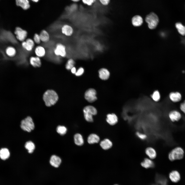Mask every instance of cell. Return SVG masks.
Segmentation results:
<instances>
[{"label": "cell", "instance_id": "cell-1", "mask_svg": "<svg viewBox=\"0 0 185 185\" xmlns=\"http://www.w3.org/2000/svg\"><path fill=\"white\" fill-rule=\"evenodd\" d=\"M43 98L46 105L49 107L56 103L58 100V97L54 91L49 90L44 93Z\"/></svg>", "mask_w": 185, "mask_h": 185}, {"label": "cell", "instance_id": "cell-2", "mask_svg": "<svg viewBox=\"0 0 185 185\" xmlns=\"http://www.w3.org/2000/svg\"><path fill=\"white\" fill-rule=\"evenodd\" d=\"M184 151L181 147H177L172 150L169 153L168 158L172 161L182 159L184 157Z\"/></svg>", "mask_w": 185, "mask_h": 185}, {"label": "cell", "instance_id": "cell-3", "mask_svg": "<svg viewBox=\"0 0 185 185\" xmlns=\"http://www.w3.org/2000/svg\"><path fill=\"white\" fill-rule=\"evenodd\" d=\"M145 20L148 24L149 28L151 29H155L159 21L158 16L153 12L150 13L146 16Z\"/></svg>", "mask_w": 185, "mask_h": 185}, {"label": "cell", "instance_id": "cell-4", "mask_svg": "<svg viewBox=\"0 0 185 185\" xmlns=\"http://www.w3.org/2000/svg\"><path fill=\"white\" fill-rule=\"evenodd\" d=\"M83 112L85 120L90 122H93V116L96 115L97 113L96 108L90 105L85 107L83 109Z\"/></svg>", "mask_w": 185, "mask_h": 185}, {"label": "cell", "instance_id": "cell-5", "mask_svg": "<svg viewBox=\"0 0 185 185\" xmlns=\"http://www.w3.org/2000/svg\"><path fill=\"white\" fill-rule=\"evenodd\" d=\"M20 127L22 130L28 132H31L35 127L32 119L30 116L27 117L21 121Z\"/></svg>", "mask_w": 185, "mask_h": 185}, {"label": "cell", "instance_id": "cell-6", "mask_svg": "<svg viewBox=\"0 0 185 185\" xmlns=\"http://www.w3.org/2000/svg\"><path fill=\"white\" fill-rule=\"evenodd\" d=\"M54 55L58 57L64 58L67 55V52L65 46L60 43H57L53 50Z\"/></svg>", "mask_w": 185, "mask_h": 185}, {"label": "cell", "instance_id": "cell-7", "mask_svg": "<svg viewBox=\"0 0 185 185\" xmlns=\"http://www.w3.org/2000/svg\"><path fill=\"white\" fill-rule=\"evenodd\" d=\"M14 33L17 39L22 42L25 41L28 35V32L26 30L19 27H16Z\"/></svg>", "mask_w": 185, "mask_h": 185}, {"label": "cell", "instance_id": "cell-8", "mask_svg": "<svg viewBox=\"0 0 185 185\" xmlns=\"http://www.w3.org/2000/svg\"><path fill=\"white\" fill-rule=\"evenodd\" d=\"M96 92L93 88H90L87 90L85 94V97L86 100L90 103L95 101L97 99Z\"/></svg>", "mask_w": 185, "mask_h": 185}, {"label": "cell", "instance_id": "cell-9", "mask_svg": "<svg viewBox=\"0 0 185 185\" xmlns=\"http://www.w3.org/2000/svg\"><path fill=\"white\" fill-rule=\"evenodd\" d=\"M35 43L33 39L28 38L22 42L21 45L23 48L27 51L31 52L34 47Z\"/></svg>", "mask_w": 185, "mask_h": 185}, {"label": "cell", "instance_id": "cell-10", "mask_svg": "<svg viewBox=\"0 0 185 185\" xmlns=\"http://www.w3.org/2000/svg\"><path fill=\"white\" fill-rule=\"evenodd\" d=\"M169 117L170 120L174 122L179 121L181 118V115L179 112L174 110L169 113Z\"/></svg>", "mask_w": 185, "mask_h": 185}, {"label": "cell", "instance_id": "cell-11", "mask_svg": "<svg viewBox=\"0 0 185 185\" xmlns=\"http://www.w3.org/2000/svg\"><path fill=\"white\" fill-rule=\"evenodd\" d=\"M30 64L34 67H39L41 65L42 62L40 58L36 56H32L29 58Z\"/></svg>", "mask_w": 185, "mask_h": 185}, {"label": "cell", "instance_id": "cell-12", "mask_svg": "<svg viewBox=\"0 0 185 185\" xmlns=\"http://www.w3.org/2000/svg\"><path fill=\"white\" fill-rule=\"evenodd\" d=\"M15 2L17 6L21 7L24 10H27L30 7L29 0H15Z\"/></svg>", "mask_w": 185, "mask_h": 185}, {"label": "cell", "instance_id": "cell-13", "mask_svg": "<svg viewBox=\"0 0 185 185\" xmlns=\"http://www.w3.org/2000/svg\"><path fill=\"white\" fill-rule=\"evenodd\" d=\"M62 33L67 36H71L73 33V30L72 27L69 25L65 24L61 28Z\"/></svg>", "mask_w": 185, "mask_h": 185}, {"label": "cell", "instance_id": "cell-14", "mask_svg": "<svg viewBox=\"0 0 185 185\" xmlns=\"http://www.w3.org/2000/svg\"><path fill=\"white\" fill-rule=\"evenodd\" d=\"M118 120L117 115L114 113L109 114L107 115L106 121L110 125H114L116 124Z\"/></svg>", "mask_w": 185, "mask_h": 185}, {"label": "cell", "instance_id": "cell-15", "mask_svg": "<svg viewBox=\"0 0 185 185\" xmlns=\"http://www.w3.org/2000/svg\"><path fill=\"white\" fill-rule=\"evenodd\" d=\"M145 153L148 158L152 160L155 159L157 156V153L155 150L152 147H148L145 150Z\"/></svg>", "mask_w": 185, "mask_h": 185}, {"label": "cell", "instance_id": "cell-16", "mask_svg": "<svg viewBox=\"0 0 185 185\" xmlns=\"http://www.w3.org/2000/svg\"><path fill=\"white\" fill-rule=\"evenodd\" d=\"M61 162V160L59 157L55 155L51 156L50 163L52 166L55 168H58L60 166Z\"/></svg>", "mask_w": 185, "mask_h": 185}, {"label": "cell", "instance_id": "cell-17", "mask_svg": "<svg viewBox=\"0 0 185 185\" xmlns=\"http://www.w3.org/2000/svg\"><path fill=\"white\" fill-rule=\"evenodd\" d=\"M34 51L36 56L40 58L44 57L46 53L45 48L43 46L40 45L35 47Z\"/></svg>", "mask_w": 185, "mask_h": 185}, {"label": "cell", "instance_id": "cell-18", "mask_svg": "<svg viewBox=\"0 0 185 185\" xmlns=\"http://www.w3.org/2000/svg\"><path fill=\"white\" fill-rule=\"evenodd\" d=\"M99 77L102 80H106L109 77L110 73L109 71L106 68H103L100 69L98 71Z\"/></svg>", "mask_w": 185, "mask_h": 185}, {"label": "cell", "instance_id": "cell-19", "mask_svg": "<svg viewBox=\"0 0 185 185\" xmlns=\"http://www.w3.org/2000/svg\"><path fill=\"white\" fill-rule=\"evenodd\" d=\"M41 42L44 43L48 42L50 40V35L48 32L45 30H42L39 34Z\"/></svg>", "mask_w": 185, "mask_h": 185}, {"label": "cell", "instance_id": "cell-20", "mask_svg": "<svg viewBox=\"0 0 185 185\" xmlns=\"http://www.w3.org/2000/svg\"><path fill=\"white\" fill-rule=\"evenodd\" d=\"M10 155V152L8 148L3 147L0 149V158L2 160H7L9 158Z\"/></svg>", "mask_w": 185, "mask_h": 185}, {"label": "cell", "instance_id": "cell-21", "mask_svg": "<svg viewBox=\"0 0 185 185\" xmlns=\"http://www.w3.org/2000/svg\"><path fill=\"white\" fill-rule=\"evenodd\" d=\"M143 22V18L139 15H135L132 18V25L134 26H140L142 25Z\"/></svg>", "mask_w": 185, "mask_h": 185}, {"label": "cell", "instance_id": "cell-22", "mask_svg": "<svg viewBox=\"0 0 185 185\" xmlns=\"http://www.w3.org/2000/svg\"><path fill=\"white\" fill-rule=\"evenodd\" d=\"M170 100L173 102H178L181 100L182 96L181 94L178 92H171L169 95Z\"/></svg>", "mask_w": 185, "mask_h": 185}, {"label": "cell", "instance_id": "cell-23", "mask_svg": "<svg viewBox=\"0 0 185 185\" xmlns=\"http://www.w3.org/2000/svg\"><path fill=\"white\" fill-rule=\"evenodd\" d=\"M100 145L102 149L104 150H107L112 147L113 143L109 140L106 138L101 141Z\"/></svg>", "mask_w": 185, "mask_h": 185}, {"label": "cell", "instance_id": "cell-24", "mask_svg": "<svg viewBox=\"0 0 185 185\" xmlns=\"http://www.w3.org/2000/svg\"><path fill=\"white\" fill-rule=\"evenodd\" d=\"M141 165L142 167L146 169L152 168L154 166L153 162L149 158H145L141 162Z\"/></svg>", "mask_w": 185, "mask_h": 185}, {"label": "cell", "instance_id": "cell-25", "mask_svg": "<svg viewBox=\"0 0 185 185\" xmlns=\"http://www.w3.org/2000/svg\"><path fill=\"white\" fill-rule=\"evenodd\" d=\"M169 177L171 181L173 182H177L180 180V176L179 173L177 171H172L169 174Z\"/></svg>", "mask_w": 185, "mask_h": 185}, {"label": "cell", "instance_id": "cell-26", "mask_svg": "<svg viewBox=\"0 0 185 185\" xmlns=\"http://www.w3.org/2000/svg\"><path fill=\"white\" fill-rule=\"evenodd\" d=\"M88 142L89 144H93L98 143L100 140L99 137L95 134H90L87 138Z\"/></svg>", "mask_w": 185, "mask_h": 185}, {"label": "cell", "instance_id": "cell-27", "mask_svg": "<svg viewBox=\"0 0 185 185\" xmlns=\"http://www.w3.org/2000/svg\"><path fill=\"white\" fill-rule=\"evenodd\" d=\"M75 144L78 146L82 145L84 144V140L82 135L79 133L75 134L74 137Z\"/></svg>", "mask_w": 185, "mask_h": 185}, {"label": "cell", "instance_id": "cell-28", "mask_svg": "<svg viewBox=\"0 0 185 185\" xmlns=\"http://www.w3.org/2000/svg\"><path fill=\"white\" fill-rule=\"evenodd\" d=\"M175 26L180 34L183 36L185 35V26L181 22H178L175 24Z\"/></svg>", "mask_w": 185, "mask_h": 185}, {"label": "cell", "instance_id": "cell-29", "mask_svg": "<svg viewBox=\"0 0 185 185\" xmlns=\"http://www.w3.org/2000/svg\"><path fill=\"white\" fill-rule=\"evenodd\" d=\"M25 147L30 153H33L35 149L34 144L31 141L26 142L25 144Z\"/></svg>", "mask_w": 185, "mask_h": 185}, {"label": "cell", "instance_id": "cell-30", "mask_svg": "<svg viewBox=\"0 0 185 185\" xmlns=\"http://www.w3.org/2000/svg\"><path fill=\"white\" fill-rule=\"evenodd\" d=\"M7 54L10 57L14 56L16 53L15 48L12 47H9L7 48L6 50Z\"/></svg>", "mask_w": 185, "mask_h": 185}, {"label": "cell", "instance_id": "cell-31", "mask_svg": "<svg viewBox=\"0 0 185 185\" xmlns=\"http://www.w3.org/2000/svg\"><path fill=\"white\" fill-rule=\"evenodd\" d=\"M67 130L66 128L63 126H58L56 129L57 132L61 135L65 134L67 132Z\"/></svg>", "mask_w": 185, "mask_h": 185}, {"label": "cell", "instance_id": "cell-32", "mask_svg": "<svg viewBox=\"0 0 185 185\" xmlns=\"http://www.w3.org/2000/svg\"><path fill=\"white\" fill-rule=\"evenodd\" d=\"M75 62L72 59H69L67 61L65 65L66 69L68 70H70L74 67Z\"/></svg>", "mask_w": 185, "mask_h": 185}, {"label": "cell", "instance_id": "cell-33", "mask_svg": "<svg viewBox=\"0 0 185 185\" xmlns=\"http://www.w3.org/2000/svg\"><path fill=\"white\" fill-rule=\"evenodd\" d=\"M151 97L152 99L154 101H158L160 99V95L159 92L158 91L155 90L153 92Z\"/></svg>", "mask_w": 185, "mask_h": 185}, {"label": "cell", "instance_id": "cell-34", "mask_svg": "<svg viewBox=\"0 0 185 185\" xmlns=\"http://www.w3.org/2000/svg\"><path fill=\"white\" fill-rule=\"evenodd\" d=\"M136 135L138 138L142 140H145L147 137L146 134L139 132H136Z\"/></svg>", "mask_w": 185, "mask_h": 185}, {"label": "cell", "instance_id": "cell-35", "mask_svg": "<svg viewBox=\"0 0 185 185\" xmlns=\"http://www.w3.org/2000/svg\"><path fill=\"white\" fill-rule=\"evenodd\" d=\"M33 40L35 43L37 44H39L41 42L39 35L37 33L34 34Z\"/></svg>", "mask_w": 185, "mask_h": 185}, {"label": "cell", "instance_id": "cell-36", "mask_svg": "<svg viewBox=\"0 0 185 185\" xmlns=\"http://www.w3.org/2000/svg\"><path fill=\"white\" fill-rule=\"evenodd\" d=\"M84 69L82 67H80L76 71L75 74L76 76H80L83 74L84 72Z\"/></svg>", "mask_w": 185, "mask_h": 185}, {"label": "cell", "instance_id": "cell-37", "mask_svg": "<svg viewBox=\"0 0 185 185\" xmlns=\"http://www.w3.org/2000/svg\"><path fill=\"white\" fill-rule=\"evenodd\" d=\"M96 0H82V2L88 6L91 5L96 1Z\"/></svg>", "mask_w": 185, "mask_h": 185}, {"label": "cell", "instance_id": "cell-38", "mask_svg": "<svg viewBox=\"0 0 185 185\" xmlns=\"http://www.w3.org/2000/svg\"><path fill=\"white\" fill-rule=\"evenodd\" d=\"M180 108L181 110L185 114V100L180 104Z\"/></svg>", "mask_w": 185, "mask_h": 185}, {"label": "cell", "instance_id": "cell-39", "mask_svg": "<svg viewBox=\"0 0 185 185\" xmlns=\"http://www.w3.org/2000/svg\"><path fill=\"white\" fill-rule=\"evenodd\" d=\"M110 0H99L101 3L104 6H107L109 3Z\"/></svg>", "mask_w": 185, "mask_h": 185}, {"label": "cell", "instance_id": "cell-40", "mask_svg": "<svg viewBox=\"0 0 185 185\" xmlns=\"http://www.w3.org/2000/svg\"><path fill=\"white\" fill-rule=\"evenodd\" d=\"M181 43L185 47V37L181 38Z\"/></svg>", "mask_w": 185, "mask_h": 185}, {"label": "cell", "instance_id": "cell-41", "mask_svg": "<svg viewBox=\"0 0 185 185\" xmlns=\"http://www.w3.org/2000/svg\"><path fill=\"white\" fill-rule=\"evenodd\" d=\"M70 70L71 73L73 74H75L77 71L76 68L75 67H73Z\"/></svg>", "mask_w": 185, "mask_h": 185}, {"label": "cell", "instance_id": "cell-42", "mask_svg": "<svg viewBox=\"0 0 185 185\" xmlns=\"http://www.w3.org/2000/svg\"><path fill=\"white\" fill-rule=\"evenodd\" d=\"M32 2L35 3H37L40 0H30Z\"/></svg>", "mask_w": 185, "mask_h": 185}, {"label": "cell", "instance_id": "cell-43", "mask_svg": "<svg viewBox=\"0 0 185 185\" xmlns=\"http://www.w3.org/2000/svg\"><path fill=\"white\" fill-rule=\"evenodd\" d=\"M71 0L73 2H78L80 0Z\"/></svg>", "mask_w": 185, "mask_h": 185}, {"label": "cell", "instance_id": "cell-44", "mask_svg": "<svg viewBox=\"0 0 185 185\" xmlns=\"http://www.w3.org/2000/svg\"><path fill=\"white\" fill-rule=\"evenodd\" d=\"M117 185V184H115V185Z\"/></svg>", "mask_w": 185, "mask_h": 185}]
</instances>
